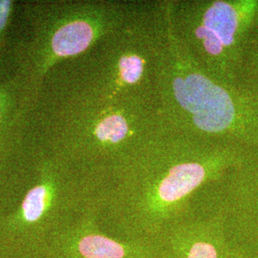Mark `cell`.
Instances as JSON below:
<instances>
[{
  "instance_id": "6da1fadb",
  "label": "cell",
  "mask_w": 258,
  "mask_h": 258,
  "mask_svg": "<svg viewBox=\"0 0 258 258\" xmlns=\"http://www.w3.org/2000/svg\"><path fill=\"white\" fill-rule=\"evenodd\" d=\"M247 150L163 124L109 170L100 212L102 229L119 239L163 240L196 194L220 180Z\"/></svg>"
},
{
  "instance_id": "7a4b0ae2",
  "label": "cell",
  "mask_w": 258,
  "mask_h": 258,
  "mask_svg": "<svg viewBox=\"0 0 258 258\" xmlns=\"http://www.w3.org/2000/svg\"><path fill=\"white\" fill-rule=\"evenodd\" d=\"M163 125L157 98L107 99L42 87L29 113V136L48 153L75 166L108 174Z\"/></svg>"
},
{
  "instance_id": "3957f363",
  "label": "cell",
  "mask_w": 258,
  "mask_h": 258,
  "mask_svg": "<svg viewBox=\"0 0 258 258\" xmlns=\"http://www.w3.org/2000/svg\"><path fill=\"white\" fill-rule=\"evenodd\" d=\"M107 174L75 166L31 143L0 185V254L41 255L58 231L102 203Z\"/></svg>"
},
{
  "instance_id": "277c9868",
  "label": "cell",
  "mask_w": 258,
  "mask_h": 258,
  "mask_svg": "<svg viewBox=\"0 0 258 258\" xmlns=\"http://www.w3.org/2000/svg\"><path fill=\"white\" fill-rule=\"evenodd\" d=\"M163 124L198 138L258 149V90L240 80H214L195 64L176 38L168 18L157 75Z\"/></svg>"
},
{
  "instance_id": "5b68a950",
  "label": "cell",
  "mask_w": 258,
  "mask_h": 258,
  "mask_svg": "<svg viewBox=\"0 0 258 258\" xmlns=\"http://www.w3.org/2000/svg\"><path fill=\"white\" fill-rule=\"evenodd\" d=\"M146 0H24L21 14L29 28L12 50L14 77L30 109L49 72L85 54L102 38L124 27Z\"/></svg>"
},
{
  "instance_id": "8992f818",
  "label": "cell",
  "mask_w": 258,
  "mask_h": 258,
  "mask_svg": "<svg viewBox=\"0 0 258 258\" xmlns=\"http://www.w3.org/2000/svg\"><path fill=\"white\" fill-rule=\"evenodd\" d=\"M165 24L166 0H146L128 24L102 38L85 54L56 65L42 86L107 99L129 95L157 98Z\"/></svg>"
},
{
  "instance_id": "52a82bcc",
  "label": "cell",
  "mask_w": 258,
  "mask_h": 258,
  "mask_svg": "<svg viewBox=\"0 0 258 258\" xmlns=\"http://www.w3.org/2000/svg\"><path fill=\"white\" fill-rule=\"evenodd\" d=\"M167 6L173 34L194 63L214 80L239 82L258 0H167Z\"/></svg>"
},
{
  "instance_id": "ba28073f",
  "label": "cell",
  "mask_w": 258,
  "mask_h": 258,
  "mask_svg": "<svg viewBox=\"0 0 258 258\" xmlns=\"http://www.w3.org/2000/svg\"><path fill=\"white\" fill-rule=\"evenodd\" d=\"M201 191L221 209L231 243L247 257L258 254V149Z\"/></svg>"
},
{
  "instance_id": "9c48e42d",
  "label": "cell",
  "mask_w": 258,
  "mask_h": 258,
  "mask_svg": "<svg viewBox=\"0 0 258 258\" xmlns=\"http://www.w3.org/2000/svg\"><path fill=\"white\" fill-rule=\"evenodd\" d=\"M102 203L53 236L42 258H171L163 240H122L111 236L100 222Z\"/></svg>"
},
{
  "instance_id": "30bf717a",
  "label": "cell",
  "mask_w": 258,
  "mask_h": 258,
  "mask_svg": "<svg viewBox=\"0 0 258 258\" xmlns=\"http://www.w3.org/2000/svg\"><path fill=\"white\" fill-rule=\"evenodd\" d=\"M162 239L171 258H247L229 238L221 209L202 191Z\"/></svg>"
},
{
  "instance_id": "8fae6325",
  "label": "cell",
  "mask_w": 258,
  "mask_h": 258,
  "mask_svg": "<svg viewBox=\"0 0 258 258\" xmlns=\"http://www.w3.org/2000/svg\"><path fill=\"white\" fill-rule=\"evenodd\" d=\"M30 107L14 77L0 80V185L26 155Z\"/></svg>"
},
{
  "instance_id": "7c38bea8",
  "label": "cell",
  "mask_w": 258,
  "mask_h": 258,
  "mask_svg": "<svg viewBox=\"0 0 258 258\" xmlns=\"http://www.w3.org/2000/svg\"><path fill=\"white\" fill-rule=\"evenodd\" d=\"M240 80L258 90V39L253 35L246 48Z\"/></svg>"
},
{
  "instance_id": "4fadbf2b",
  "label": "cell",
  "mask_w": 258,
  "mask_h": 258,
  "mask_svg": "<svg viewBox=\"0 0 258 258\" xmlns=\"http://www.w3.org/2000/svg\"><path fill=\"white\" fill-rule=\"evenodd\" d=\"M18 1L0 0V66L7 46V35Z\"/></svg>"
},
{
  "instance_id": "5bb4252c",
  "label": "cell",
  "mask_w": 258,
  "mask_h": 258,
  "mask_svg": "<svg viewBox=\"0 0 258 258\" xmlns=\"http://www.w3.org/2000/svg\"><path fill=\"white\" fill-rule=\"evenodd\" d=\"M0 258H42V256L41 255L23 256V255H2V254H0Z\"/></svg>"
},
{
  "instance_id": "9a60e30c",
  "label": "cell",
  "mask_w": 258,
  "mask_h": 258,
  "mask_svg": "<svg viewBox=\"0 0 258 258\" xmlns=\"http://www.w3.org/2000/svg\"><path fill=\"white\" fill-rule=\"evenodd\" d=\"M253 37H256L258 39V19L257 22H256V26H255V29H254V32H253Z\"/></svg>"
},
{
  "instance_id": "2e32d148",
  "label": "cell",
  "mask_w": 258,
  "mask_h": 258,
  "mask_svg": "<svg viewBox=\"0 0 258 258\" xmlns=\"http://www.w3.org/2000/svg\"><path fill=\"white\" fill-rule=\"evenodd\" d=\"M247 258H258V254H255V255H251V256H248Z\"/></svg>"
}]
</instances>
